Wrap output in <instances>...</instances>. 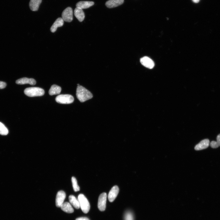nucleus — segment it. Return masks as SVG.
<instances>
[{
    "mask_svg": "<svg viewBox=\"0 0 220 220\" xmlns=\"http://www.w3.org/2000/svg\"><path fill=\"white\" fill-rule=\"evenodd\" d=\"M76 96L81 103L92 99L93 95L91 93L82 86H77L76 90Z\"/></svg>",
    "mask_w": 220,
    "mask_h": 220,
    "instance_id": "obj_1",
    "label": "nucleus"
},
{
    "mask_svg": "<svg viewBox=\"0 0 220 220\" xmlns=\"http://www.w3.org/2000/svg\"><path fill=\"white\" fill-rule=\"evenodd\" d=\"M25 94L29 97L41 96L45 93L44 90L38 87H30L26 88L24 91Z\"/></svg>",
    "mask_w": 220,
    "mask_h": 220,
    "instance_id": "obj_2",
    "label": "nucleus"
},
{
    "mask_svg": "<svg viewBox=\"0 0 220 220\" xmlns=\"http://www.w3.org/2000/svg\"><path fill=\"white\" fill-rule=\"evenodd\" d=\"M78 200L80 208L83 212L84 213H87L89 212L90 208V205L89 201L82 194H80L78 195Z\"/></svg>",
    "mask_w": 220,
    "mask_h": 220,
    "instance_id": "obj_3",
    "label": "nucleus"
},
{
    "mask_svg": "<svg viewBox=\"0 0 220 220\" xmlns=\"http://www.w3.org/2000/svg\"><path fill=\"white\" fill-rule=\"evenodd\" d=\"M56 102L62 104H69L74 101V98L70 95H61L58 96L56 99Z\"/></svg>",
    "mask_w": 220,
    "mask_h": 220,
    "instance_id": "obj_4",
    "label": "nucleus"
},
{
    "mask_svg": "<svg viewBox=\"0 0 220 220\" xmlns=\"http://www.w3.org/2000/svg\"><path fill=\"white\" fill-rule=\"evenodd\" d=\"M107 195L105 193L101 194L99 198L98 207L101 211H104L105 210L106 206Z\"/></svg>",
    "mask_w": 220,
    "mask_h": 220,
    "instance_id": "obj_5",
    "label": "nucleus"
},
{
    "mask_svg": "<svg viewBox=\"0 0 220 220\" xmlns=\"http://www.w3.org/2000/svg\"><path fill=\"white\" fill-rule=\"evenodd\" d=\"M62 18L64 21L67 22H71L73 20V11L70 7H68L63 12Z\"/></svg>",
    "mask_w": 220,
    "mask_h": 220,
    "instance_id": "obj_6",
    "label": "nucleus"
},
{
    "mask_svg": "<svg viewBox=\"0 0 220 220\" xmlns=\"http://www.w3.org/2000/svg\"><path fill=\"white\" fill-rule=\"evenodd\" d=\"M66 198L65 193L63 191H59L57 195L56 198V205L58 207H60L63 203Z\"/></svg>",
    "mask_w": 220,
    "mask_h": 220,
    "instance_id": "obj_7",
    "label": "nucleus"
},
{
    "mask_svg": "<svg viewBox=\"0 0 220 220\" xmlns=\"http://www.w3.org/2000/svg\"><path fill=\"white\" fill-rule=\"evenodd\" d=\"M140 62L143 66L149 69H152L154 66V61L151 59L147 56L141 58Z\"/></svg>",
    "mask_w": 220,
    "mask_h": 220,
    "instance_id": "obj_8",
    "label": "nucleus"
},
{
    "mask_svg": "<svg viewBox=\"0 0 220 220\" xmlns=\"http://www.w3.org/2000/svg\"><path fill=\"white\" fill-rule=\"evenodd\" d=\"M119 191L118 187L117 186L113 187L110 191L108 195V198L110 202H113L117 197Z\"/></svg>",
    "mask_w": 220,
    "mask_h": 220,
    "instance_id": "obj_9",
    "label": "nucleus"
},
{
    "mask_svg": "<svg viewBox=\"0 0 220 220\" xmlns=\"http://www.w3.org/2000/svg\"><path fill=\"white\" fill-rule=\"evenodd\" d=\"M124 0H109L106 3V6L111 8L117 7L123 4Z\"/></svg>",
    "mask_w": 220,
    "mask_h": 220,
    "instance_id": "obj_10",
    "label": "nucleus"
},
{
    "mask_svg": "<svg viewBox=\"0 0 220 220\" xmlns=\"http://www.w3.org/2000/svg\"><path fill=\"white\" fill-rule=\"evenodd\" d=\"M16 83L18 84H29L31 85H34L36 84V81L35 79L32 78L24 77L17 80Z\"/></svg>",
    "mask_w": 220,
    "mask_h": 220,
    "instance_id": "obj_11",
    "label": "nucleus"
},
{
    "mask_svg": "<svg viewBox=\"0 0 220 220\" xmlns=\"http://www.w3.org/2000/svg\"><path fill=\"white\" fill-rule=\"evenodd\" d=\"M210 142L208 139H205L201 141L197 145L195 149L196 151L201 150L207 148L209 145Z\"/></svg>",
    "mask_w": 220,
    "mask_h": 220,
    "instance_id": "obj_12",
    "label": "nucleus"
},
{
    "mask_svg": "<svg viewBox=\"0 0 220 220\" xmlns=\"http://www.w3.org/2000/svg\"><path fill=\"white\" fill-rule=\"evenodd\" d=\"M94 5L93 2L81 1L78 2L76 4V8L82 9L89 8Z\"/></svg>",
    "mask_w": 220,
    "mask_h": 220,
    "instance_id": "obj_13",
    "label": "nucleus"
},
{
    "mask_svg": "<svg viewBox=\"0 0 220 220\" xmlns=\"http://www.w3.org/2000/svg\"><path fill=\"white\" fill-rule=\"evenodd\" d=\"M64 24V20L62 18H58L54 22L51 28V31L52 32H55L57 30V28L62 26Z\"/></svg>",
    "mask_w": 220,
    "mask_h": 220,
    "instance_id": "obj_14",
    "label": "nucleus"
},
{
    "mask_svg": "<svg viewBox=\"0 0 220 220\" xmlns=\"http://www.w3.org/2000/svg\"><path fill=\"white\" fill-rule=\"evenodd\" d=\"M42 0H30L29 6L31 10L33 11L38 10Z\"/></svg>",
    "mask_w": 220,
    "mask_h": 220,
    "instance_id": "obj_15",
    "label": "nucleus"
},
{
    "mask_svg": "<svg viewBox=\"0 0 220 220\" xmlns=\"http://www.w3.org/2000/svg\"><path fill=\"white\" fill-rule=\"evenodd\" d=\"M75 16L80 22H82L85 18V14L83 9L76 8L74 11Z\"/></svg>",
    "mask_w": 220,
    "mask_h": 220,
    "instance_id": "obj_16",
    "label": "nucleus"
},
{
    "mask_svg": "<svg viewBox=\"0 0 220 220\" xmlns=\"http://www.w3.org/2000/svg\"><path fill=\"white\" fill-rule=\"evenodd\" d=\"M61 90L62 89L61 87L54 84L51 86L49 91V94L50 96L59 94Z\"/></svg>",
    "mask_w": 220,
    "mask_h": 220,
    "instance_id": "obj_17",
    "label": "nucleus"
},
{
    "mask_svg": "<svg viewBox=\"0 0 220 220\" xmlns=\"http://www.w3.org/2000/svg\"><path fill=\"white\" fill-rule=\"evenodd\" d=\"M60 208L63 211L67 213H71L74 212V209L71 204L68 202H64Z\"/></svg>",
    "mask_w": 220,
    "mask_h": 220,
    "instance_id": "obj_18",
    "label": "nucleus"
},
{
    "mask_svg": "<svg viewBox=\"0 0 220 220\" xmlns=\"http://www.w3.org/2000/svg\"><path fill=\"white\" fill-rule=\"evenodd\" d=\"M69 200L70 204L75 208L78 209L80 208L79 202L78 199L73 195H70L69 197Z\"/></svg>",
    "mask_w": 220,
    "mask_h": 220,
    "instance_id": "obj_19",
    "label": "nucleus"
},
{
    "mask_svg": "<svg viewBox=\"0 0 220 220\" xmlns=\"http://www.w3.org/2000/svg\"><path fill=\"white\" fill-rule=\"evenodd\" d=\"M9 131L5 125L2 123L0 122V134L3 136L7 135Z\"/></svg>",
    "mask_w": 220,
    "mask_h": 220,
    "instance_id": "obj_20",
    "label": "nucleus"
},
{
    "mask_svg": "<svg viewBox=\"0 0 220 220\" xmlns=\"http://www.w3.org/2000/svg\"><path fill=\"white\" fill-rule=\"evenodd\" d=\"M210 145L213 148H216L220 146V134L217 137V141H212L210 144Z\"/></svg>",
    "mask_w": 220,
    "mask_h": 220,
    "instance_id": "obj_21",
    "label": "nucleus"
},
{
    "mask_svg": "<svg viewBox=\"0 0 220 220\" xmlns=\"http://www.w3.org/2000/svg\"><path fill=\"white\" fill-rule=\"evenodd\" d=\"M72 182L74 191L75 192L79 191L80 190V188L78 185L77 180L75 177H72Z\"/></svg>",
    "mask_w": 220,
    "mask_h": 220,
    "instance_id": "obj_22",
    "label": "nucleus"
},
{
    "mask_svg": "<svg viewBox=\"0 0 220 220\" xmlns=\"http://www.w3.org/2000/svg\"><path fill=\"white\" fill-rule=\"evenodd\" d=\"M124 220H134V215L130 211L126 212L124 215Z\"/></svg>",
    "mask_w": 220,
    "mask_h": 220,
    "instance_id": "obj_23",
    "label": "nucleus"
},
{
    "mask_svg": "<svg viewBox=\"0 0 220 220\" xmlns=\"http://www.w3.org/2000/svg\"><path fill=\"white\" fill-rule=\"evenodd\" d=\"M7 84L6 83L0 81V89H3L6 87Z\"/></svg>",
    "mask_w": 220,
    "mask_h": 220,
    "instance_id": "obj_24",
    "label": "nucleus"
},
{
    "mask_svg": "<svg viewBox=\"0 0 220 220\" xmlns=\"http://www.w3.org/2000/svg\"><path fill=\"white\" fill-rule=\"evenodd\" d=\"M76 220H90V219L86 217H81L76 218Z\"/></svg>",
    "mask_w": 220,
    "mask_h": 220,
    "instance_id": "obj_25",
    "label": "nucleus"
},
{
    "mask_svg": "<svg viewBox=\"0 0 220 220\" xmlns=\"http://www.w3.org/2000/svg\"><path fill=\"white\" fill-rule=\"evenodd\" d=\"M192 1L195 3H198L199 2L200 0H192Z\"/></svg>",
    "mask_w": 220,
    "mask_h": 220,
    "instance_id": "obj_26",
    "label": "nucleus"
},
{
    "mask_svg": "<svg viewBox=\"0 0 220 220\" xmlns=\"http://www.w3.org/2000/svg\"><path fill=\"white\" fill-rule=\"evenodd\" d=\"M77 86H80V84H77Z\"/></svg>",
    "mask_w": 220,
    "mask_h": 220,
    "instance_id": "obj_27",
    "label": "nucleus"
}]
</instances>
